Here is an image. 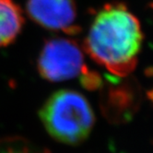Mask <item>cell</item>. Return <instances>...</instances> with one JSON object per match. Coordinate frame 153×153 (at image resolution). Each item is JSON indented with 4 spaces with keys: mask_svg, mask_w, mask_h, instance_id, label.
Masks as SVG:
<instances>
[{
    "mask_svg": "<svg viewBox=\"0 0 153 153\" xmlns=\"http://www.w3.org/2000/svg\"><path fill=\"white\" fill-rule=\"evenodd\" d=\"M143 32L137 18L121 3L105 5L94 18L83 48L112 74L125 76L137 63Z\"/></svg>",
    "mask_w": 153,
    "mask_h": 153,
    "instance_id": "6da1fadb",
    "label": "cell"
},
{
    "mask_svg": "<svg viewBox=\"0 0 153 153\" xmlns=\"http://www.w3.org/2000/svg\"><path fill=\"white\" fill-rule=\"evenodd\" d=\"M39 116L54 140L72 146L83 143L95 123L94 112L88 100L72 90L53 93L40 109Z\"/></svg>",
    "mask_w": 153,
    "mask_h": 153,
    "instance_id": "7a4b0ae2",
    "label": "cell"
},
{
    "mask_svg": "<svg viewBox=\"0 0 153 153\" xmlns=\"http://www.w3.org/2000/svg\"><path fill=\"white\" fill-rule=\"evenodd\" d=\"M40 76L50 82L69 80L88 72L79 43L65 38H52L45 42L37 61Z\"/></svg>",
    "mask_w": 153,
    "mask_h": 153,
    "instance_id": "3957f363",
    "label": "cell"
},
{
    "mask_svg": "<svg viewBox=\"0 0 153 153\" xmlns=\"http://www.w3.org/2000/svg\"><path fill=\"white\" fill-rule=\"evenodd\" d=\"M26 12L30 19L50 30L79 33L75 0H28Z\"/></svg>",
    "mask_w": 153,
    "mask_h": 153,
    "instance_id": "277c9868",
    "label": "cell"
},
{
    "mask_svg": "<svg viewBox=\"0 0 153 153\" xmlns=\"http://www.w3.org/2000/svg\"><path fill=\"white\" fill-rule=\"evenodd\" d=\"M23 24L22 11L13 0H0V47L11 45Z\"/></svg>",
    "mask_w": 153,
    "mask_h": 153,
    "instance_id": "5b68a950",
    "label": "cell"
},
{
    "mask_svg": "<svg viewBox=\"0 0 153 153\" xmlns=\"http://www.w3.org/2000/svg\"><path fill=\"white\" fill-rule=\"evenodd\" d=\"M0 153H52L46 148L39 146L20 137L0 138Z\"/></svg>",
    "mask_w": 153,
    "mask_h": 153,
    "instance_id": "8992f818",
    "label": "cell"
}]
</instances>
